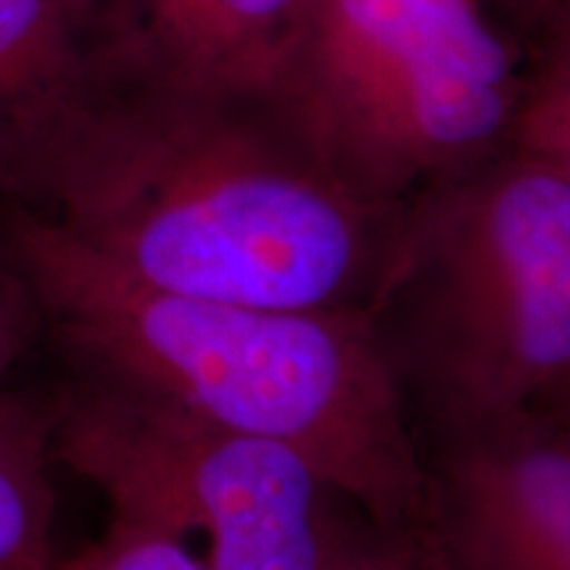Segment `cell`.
Masks as SVG:
<instances>
[{
    "label": "cell",
    "mask_w": 570,
    "mask_h": 570,
    "mask_svg": "<svg viewBox=\"0 0 570 570\" xmlns=\"http://www.w3.org/2000/svg\"><path fill=\"white\" fill-rule=\"evenodd\" d=\"M0 196L138 283L294 312H365L402 223L275 85L185 77L125 32L0 127Z\"/></svg>",
    "instance_id": "1"
},
{
    "label": "cell",
    "mask_w": 570,
    "mask_h": 570,
    "mask_svg": "<svg viewBox=\"0 0 570 570\" xmlns=\"http://www.w3.org/2000/svg\"><path fill=\"white\" fill-rule=\"evenodd\" d=\"M6 240L75 373L296 449L375 525L423 529L420 446L362 312L173 294L17 212Z\"/></svg>",
    "instance_id": "2"
},
{
    "label": "cell",
    "mask_w": 570,
    "mask_h": 570,
    "mask_svg": "<svg viewBox=\"0 0 570 570\" xmlns=\"http://www.w3.org/2000/svg\"><path fill=\"white\" fill-rule=\"evenodd\" d=\"M362 315L415 439L529 407L570 367V180L508 146L428 185Z\"/></svg>",
    "instance_id": "3"
},
{
    "label": "cell",
    "mask_w": 570,
    "mask_h": 570,
    "mask_svg": "<svg viewBox=\"0 0 570 570\" xmlns=\"http://www.w3.org/2000/svg\"><path fill=\"white\" fill-rule=\"evenodd\" d=\"M529 56L481 0H309L275 88L356 194L404 206L510 146Z\"/></svg>",
    "instance_id": "4"
},
{
    "label": "cell",
    "mask_w": 570,
    "mask_h": 570,
    "mask_svg": "<svg viewBox=\"0 0 570 570\" xmlns=\"http://www.w3.org/2000/svg\"><path fill=\"white\" fill-rule=\"evenodd\" d=\"M51 458L106 497L111 520L206 539V570H325L346 499L296 449L159 396L75 373L46 412Z\"/></svg>",
    "instance_id": "5"
},
{
    "label": "cell",
    "mask_w": 570,
    "mask_h": 570,
    "mask_svg": "<svg viewBox=\"0 0 570 570\" xmlns=\"http://www.w3.org/2000/svg\"><path fill=\"white\" fill-rule=\"evenodd\" d=\"M417 446L444 570H570V423L523 407Z\"/></svg>",
    "instance_id": "6"
},
{
    "label": "cell",
    "mask_w": 570,
    "mask_h": 570,
    "mask_svg": "<svg viewBox=\"0 0 570 570\" xmlns=\"http://www.w3.org/2000/svg\"><path fill=\"white\" fill-rule=\"evenodd\" d=\"M309 0H132L122 32L164 67L219 85H275Z\"/></svg>",
    "instance_id": "7"
},
{
    "label": "cell",
    "mask_w": 570,
    "mask_h": 570,
    "mask_svg": "<svg viewBox=\"0 0 570 570\" xmlns=\"http://www.w3.org/2000/svg\"><path fill=\"white\" fill-rule=\"evenodd\" d=\"M88 0H0V127L90 59Z\"/></svg>",
    "instance_id": "8"
},
{
    "label": "cell",
    "mask_w": 570,
    "mask_h": 570,
    "mask_svg": "<svg viewBox=\"0 0 570 570\" xmlns=\"http://www.w3.org/2000/svg\"><path fill=\"white\" fill-rule=\"evenodd\" d=\"M46 415L0 394V570H53Z\"/></svg>",
    "instance_id": "9"
},
{
    "label": "cell",
    "mask_w": 570,
    "mask_h": 570,
    "mask_svg": "<svg viewBox=\"0 0 570 570\" xmlns=\"http://www.w3.org/2000/svg\"><path fill=\"white\" fill-rule=\"evenodd\" d=\"M510 146L570 180V21L533 30Z\"/></svg>",
    "instance_id": "10"
},
{
    "label": "cell",
    "mask_w": 570,
    "mask_h": 570,
    "mask_svg": "<svg viewBox=\"0 0 570 570\" xmlns=\"http://www.w3.org/2000/svg\"><path fill=\"white\" fill-rule=\"evenodd\" d=\"M53 570H206L183 539L111 520L101 541Z\"/></svg>",
    "instance_id": "11"
},
{
    "label": "cell",
    "mask_w": 570,
    "mask_h": 570,
    "mask_svg": "<svg viewBox=\"0 0 570 570\" xmlns=\"http://www.w3.org/2000/svg\"><path fill=\"white\" fill-rule=\"evenodd\" d=\"M325 570H444L420 531L381 529L367 515L348 525Z\"/></svg>",
    "instance_id": "12"
},
{
    "label": "cell",
    "mask_w": 570,
    "mask_h": 570,
    "mask_svg": "<svg viewBox=\"0 0 570 570\" xmlns=\"http://www.w3.org/2000/svg\"><path fill=\"white\" fill-rule=\"evenodd\" d=\"M30 285L13 259L6 235L0 238V381L38 327Z\"/></svg>",
    "instance_id": "13"
},
{
    "label": "cell",
    "mask_w": 570,
    "mask_h": 570,
    "mask_svg": "<svg viewBox=\"0 0 570 570\" xmlns=\"http://www.w3.org/2000/svg\"><path fill=\"white\" fill-rule=\"evenodd\" d=\"M529 407H537L541 412H547V415L570 423V367H568V373L562 375L558 383H554V386L547 389L544 394L537 399V402L529 404Z\"/></svg>",
    "instance_id": "14"
},
{
    "label": "cell",
    "mask_w": 570,
    "mask_h": 570,
    "mask_svg": "<svg viewBox=\"0 0 570 570\" xmlns=\"http://www.w3.org/2000/svg\"><path fill=\"white\" fill-rule=\"evenodd\" d=\"M529 3V21L533 30L570 21V0H525Z\"/></svg>",
    "instance_id": "15"
},
{
    "label": "cell",
    "mask_w": 570,
    "mask_h": 570,
    "mask_svg": "<svg viewBox=\"0 0 570 570\" xmlns=\"http://www.w3.org/2000/svg\"><path fill=\"white\" fill-rule=\"evenodd\" d=\"M481 3L491 6V9H499V6H515L518 11H523L525 17H529V3H525V0H481Z\"/></svg>",
    "instance_id": "16"
}]
</instances>
